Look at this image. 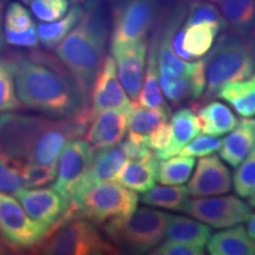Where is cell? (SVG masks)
<instances>
[{"label": "cell", "instance_id": "cell-1", "mask_svg": "<svg viewBox=\"0 0 255 255\" xmlns=\"http://www.w3.org/2000/svg\"><path fill=\"white\" fill-rule=\"evenodd\" d=\"M4 62L21 105L52 117L73 119L89 110V96L60 60L44 52L13 53Z\"/></svg>", "mask_w": 255, "mask_h": 255}, {"label": "cell", "instance_id": "cell-2", "mask_svg": "<svg viewBox=\"0 0 255 255\" xmlns=\"http://www.w3.org/2000/svg\"><path fill=\"white\" fill-rule=\"evenodd\" d=\"M89 111L73 119L0 115V152L24 163L56 164L64 146L87 132Z\"/></svg>", "mask_w": 255, "mask_h": 255}, {"label": "cell", "instance_id": "cell-3", "mask_svg": "<svg viewBox=\"0 0 255 255\" xmlns=\"http://www.w3.org/2000/svg\"><path fill=\"white\" fill-rule=\"evenodd\" d=\"M107 36L105 23L91 8L84 12L79 23L55 47L56 56L88 96L105 58Z\"/></svg>", "mask_w": 255, "mask_h": 255}, {"label": "cell", "instance_id": "cell-4", "mask_svg": "<svg viewBox=\"0 0 255 255\" xmlns=\"http://www.w3.org/2000/svg\"><path fill=\"white\" fill-rule=\"evenodd\" d=\"M206 94L201 103L218 97L229 82L248 78L255 71V43L237 32L223 33L205 58Z\"/></svg>", "mask_w": 255, "mask_h": 255}, {"label": "cell", "instance_id": "cell-5", "mask_svg": "<svg viewBox=\"0 0 255 255\" xmlns=\"http://www.w3.org/2000/svg\"><path fill=\"white\" fill-rule=\"evenodd\" d=\"M32 253L45 255H114L122 252L104 240L88 220L62 218L50 228L43 240L31 248Z\"/></svg>", "mask_w": 255, "mask_h": 255}, {"label": "cell", "instance_id": "cell-6", "mask_svg": "<svg viewBox=\"0 0 255 255\" xmlns=\"http://www.w3.org/2000/svg\"><path fill=\"white\" fill-rule=\"evenodd\" d=\"M169 218L168 213L143 207L128 216L104 222L103 231L121 251L145 254L163 241Z\"/></svg>", "mask_w": 255, "mask_h": 255}, {"label": "cell", "instance_id": "cell-7", "mask_svg": "<svg viewBox=\"0 0 255 255\" xmlns=\"http://www.w3.org/2000/svg\"><path fill=\"white\" fill-rule=\"evenodd\" d=\"M138 205L136 191L115 182L107 181L91 187L75 197L68 205L62 218H79L95 225H103L111 219L132 214Z\"/></svg>", "mask_w": 255, "mask_h": 255}, {"label": "cell", "instance_id": "cell-8", "mask_svg": "<svg viewBox=\"0 0 255 255\" xmlns=\"http://www.w3.org/2000/svg\"><path fill=\"white\" fill-rule=\"evenodd\" d=\"M94 149L87 139L73 138L59 155L57 176L52 188L68 202L78 195L89 173Z\"/></svg>", "mask_w": 255, "mask_h": 255}, {"label": "cell", "instance_id": "cell-9", "mask_svg": "<svg viewBox=\"0 0 255 255\" xmlns=\"http://www.w3.org/2000/svg\"><path fill=\"white\" fill-rule=\"evenodd\" d=\"M182 212L219 229L241 225L252 214L251 207L235 195L188 199Z\"/></svg>", "mask_w": 255, "mask_h": 255}, {"label": "cell", "instance_id": "cell-10", "mask_svg": "<svg viewBox=\"0 0 255 255\" xmlns=\"http://www.w3.org/2000/svg\"><path fill=\"white\" fill-rule=\"evenodd\" d=\"M156 0H120L114 8L111 43L144 39L154 25Z\"/></svg>", "mask_w": 255, "mask_h": 255}, {"label": "cell", "instance_id": "cell-11", "mask_svg": "<svg viewBox=\"0 0 255 255\" xmlns=\"http://www.w3.org/2000/svg\"><path fill=\"white\" fill-rule=\"evenodd\" d=\"M0 231L17 250H31L50 228L32 220L14 197L0 191Z\"/></svg>", "mask_w": 255, "mask_h": 255}, {"label": "cell", "instance_id": "cell-12", "mask_svg": "<svg viewBox=\"0 0 255 255\" xmlns=\"http://www.w3.org/2000/svg\"><path fill=\"white\" fill-rule=\"evenodd\" d=\"M90 94V120L96 114L105 110H117L129 115L132 108V102L129 100L117 77L116 64L111 56H105Z\"/></svg>", "mask_w": 255, "mask_h": 255}, {"label": "cell", "instance_id": "cell-13", "mask_svg": "<svg viewBox=\"0 0 255 255\" xmlns=\"http://www.w3.org/2000/svg\"><path fill=\"white\" fill-rule=\"evenodd\" d=\"M148 53L145 39L133 43H111V57L115 60L117 76L132 102L138 98Z\"/></svg>", "mask_w": 255, "mask_h": 255}, {"label": "cell", "instance_id": "cell-14", "mask_svg": "<svg viewBox=\"0 0 255 255\" xmlns=\"http://www.w3.org/2000/svg\"><path fill=\"white\" fill-rule=\"evenodd\" d=\"M231 188L232 176L229 169L214 154L200 158L195 173L187 186L189 195L194 197L221 195L228 193Z\"/></svg>", "mask_w": 255, "mask_h": 255}, {"label": "cell", "instance_id": "cell-15", "mask_svg": "<svg viewBox=\"0 0 255 255\" xmlns=\"http://www.w3.org/2000/svg\"><path fill=\"white\" fill-rule=\"evenodd\" d=\"M32 220L51 228L62 219L68 202L55 189H21L14 194Z\"/></svg>", "mask_w": 255, "mask_h": 255}, {"label": "cell", "instance_id": "cell-16", "mask_svg": "<svg viewBox=\"0 0 255 255\" xmlns=\"http://www.w3.org/2000/svg\"><path fill=\"white\" fill-rule=\"evenodd\" d=\"M128 114L117 110L96 114L87 129V141L92 149H104L120 144L128 131Z\"/></svg>", "mask_w": 255, "mask_h": 255}, {"label": "cell", "instance_id": "cell-17", "mask_svg": "<svg viewBox=\"0 0 255 255\" xmlns=\"http://www.w3.org/2000/svg\"><path fill=\"white\" fill-rule=\"evenodd\" d=\"M128 156L122 142L117 145L110 146V148L94 149L90 169H89V173L77 196L96 184L113 180L117 171L122 168Z\"/></svg>", "mask_w": 255, "mask_h": 255}, {"label": "cell", "instance_id": "cell-18", "mask_svg": "<svg viewBox=\"0 0 255 255\" xmlns=\"http://www.w3.org/2000/svg\"><path fill=\"white\" fill-rule=\"evenodd\" d=\"M255 145V119L242 120L228 132L219 148L220 157L233 168L244 161Z\"/></svg>", "mask_w": 255, "mask_h": 255}, {"label": "cell", "instance_id": "cell-19", "mask_svg": "<svg viewBox=\"0 0 255 255\" xmlns=\"http://www.w3.org/2000/svg\"><path fill=\"white\" fill-rule=\"evenodd\" d=\"M159 88L163 91L165 98L173 107H177L184 101H199L206 90L205 62L193 76L188 78H167L158 75Z\"/></svg>", "mask_w": 255, "mask_h": 255}, {"label": "cell", "instance_id": "cell-20", "mask_svg": "<svg viewBox=\"0 0 255 255\" xmlns=\"http://www.w3.org/2000/svg\"><path fill=\"white\" fill-rule=\"evenodd\" d=\"M158 159L156 156L144 159H129L124 162L111 181L122 184L136 193H145L157 181Z\"/></svg>", "mask_w": 255, "mask_h": 255}, {"label": "cell", "instance_id": "cell-21", "mask_svg": "<svg viewBox=\"0 0 255 255\" xmlns=\"http://www.w3.org/2000/svg\"><path fill=\"white\" fill-rule=\"evenodd\" d=\"M206 245L212 255H255V241L241 225L210 235Z\"/></svg>", "mask_w": 255, "mask_h": 255}, {"label": "cell", "instance_id": "cell-22", "mask_svg": "<svg viewBox=\"0 0 255 255\" xmlns=\"http://www.w3.org/2000/svg\"><path fill=\"white\" fill-rule=\"evenodd\" d=\"M170 120L171 142L165 150L155 154L157 159H165L178 154L200 132V123L194 109L181 108L171 114Z\"/></svg>", "mask_w": 255, "mask_h": 255}, {"label": "cell", "instance_id": "cell-23", "mask_svg": "<svg viewBox=\"0 0 255 255\" xmlns=\"http://www.w3.org/2000/svg\"><path fill=\"white\" fill-rule=\"evenodd\" d=\"M195 113L200 123V130L207 135L220 137L232 131L238 126V117L227 105L221 102H207L205 107H195Z\"/></svg>", "mask_w": 255, "mask_h": 255}, {"label": "cell", "instance_id": "cell-24", "mask_svg": "<svg viewBox=\"0 0 255 255\" xmlns=\"http://www.w3.org/2000/svg\"><path fill=\"white\" fill-rule=\"evenodd\" d=\"M218 97L226 101L240 116L250 119L255 116V73L241 81L223 84Z\"/></svg>", "mask_w": 255, "mask_h": 255}, {"label": "cell", "instance_id": "cell-25", "mask_svg": "<svg viewBox=\"0 0 255 255\" xmlns=\"http://www.w3.org/2000/svg\"><path fill=\"white\" fill-rule=\"evenodd\" d=\"M212 229L205 223L186 216L170 215L165 237L170 240L186 242L199 247H205L208 242Z\"/></svg>", "mask_w": 255, "mask_h": 255}, {"label": "cell", "instance_id": "cell-26", "mask_svg": "<svg viewBox=\"0 0 255 255\" xmlns=\"http://www.w3.org/2000/svg\"><path fill=\"white\" fill-rule=\"evenodd\" d=\"M156 38L150 44L148 57V65H146L144 84L139 91L138 98L136 102L142 107L146 108H157L168 113H171L170 107L165 103L163 96L161 94V88L158 83V70H157V59H156Z\"/></svg>", "mask_w": 255, "mask_h": 255}, {"label": "cell", "instance_id": "cell-27", "mask_svg": "<svg viewBox=\"0 0 255 255\" xmlns=\"http://www.w3.org/2000/svg\"><path fill=\"white\" fill-rule=\"evenodd\" d=\"M83 14H84V9L78 4H75L63 18L50 21L47 24L38 25V37L43 46L47 50L55 49L60 41L68 36L69 32L79 23Z\"/></svg>", "mask_w": 255, "mask_h": 255}, {"label": "cell", "instance_id": "cell-28", "mask_svg": "<svg viewBox=\"0 0 255 255\" xmlns=\"http://www.w3.org/2000/svg\"><path fill=\"white\" fill-rule=\"evenodd\" d=\"M226 23L234 32L246 36L255 23V0H214Z\"/></svg>", "mask_w": 255, "mask_h": 255}, {"label": "cell", "instance_id": "cell-29", "mask_svg": "<svg viewBox=\"0 0 255 255\" xmlns=\"http://www.w3.org/2000/svg\"><path fill=\"white\" fill-rule=\"evenodd\" d=\"M184 27L183 47L194 58L206 56L213 47L222 27L213 23H200Z\"/></svg>", "mask_w": 255, "mask_h": 255}, {"label": "cell", "instance_id": "cell-30", "mask_svg": "<svg viewBox=\"0 0 255 255\" xmlns=\"http://www.w3.org/2000/svg\"><path fill=\"white\" fill-rule=\"evenodd\" d=\"M171 113L157 108L142 107L136 101L132 102V108L128 116V128L129 133L145 141V137L155 129L158 124L167 122Z\"/></svg>", "mask_w": 255, "mask_h": 255}, {"label": "cell", "instance_id": "cell-31", "mask_svg": "<svg viewBox=\"0 0 255 255\" xmlns=\"http://www.w3.org/2000/svg\"><path fill=\"white\" fill-rule=\"evenodd\" d=\"M187 187L184 186H154L143 193V205L182 212V208L189 199Z\"/></svg>", "mask_w": 255, "mask_h": 255}, {"label": "cell", "instance_id": "cell-32", "mask_svg": "<svg viewBox=\"0 0 255 255\" xmlns=\"http://www.w3.org/2000/svg\"><path fill=\"white\" fill-rule=\"evenodd\" d=\"M195 167V157L190 156H171L162 159L157 165V181L167 186L183 184L189 180L191 171Z\"/></svg>", "mask_w": 255, "mask_h": 255}, {"label": "cell", "instance_id": "cell-33", "mask_svg": "<svg viewBox=\"0 0 255 255\" xmlns=\"http://www.w3.org/2000/svg\"><path fill=\"white\" fill-rule=\"evenodd\" d=\"M24 162L17 161L0 152V191L14 194L26 188L23 175Z\"/></svg>", "mask_w": 255, "mask_h": 255}, {"label": "cell", "instance_id": "cell-34", "mask_svg": "<svg viewBox=\"0 0 255 255\" xmlns=\"http://www.w3.org/2000/svg\"><path fill=\"white\" fill-rule=\"evenodd\" d=\"M238 167L233 177L235 193L248 199L255 191V145Z\"/></svg>", "mask_w": 255, "mask_h": 255}, {"label": "cell", "instance_id": "cell-35", "mask_svg": "<svg viewBox=\"0 0 255 255\" xmlns=\"http://www.w3.org/2000/svg\"><path fill=\"white\" fill-rule=\"evenodd\" d=\"M200 23L218 24L222 27V30L228 27L219 8L212 2L203 1V0H196V1L191 2L187 12L184 26H190V25Z\"/></svg>", "mask_w": 255, "mask_h": 255}, {"label": "cell", "instance_id": "cell-36", "mask_svg": "<svg viewBox=\"0 0 255 255\" xmlns=\"http://www.w3.org/2000/svg\"><path fill=\"white\" fill-rule=\"evenodd\" d=\"M21 108L13 82V76L7 64L0 58V113L14 111Z\"/></svg>", "mask_w": 255, "mask_h": 255}, {"label": "cell", "instance_id": "cell-37", "mask_svg": "<svg viewBox=\"0 0 255 255\" xmlns=\"http://www.w3.org/2000/svg\"><path fill=\"white\" fill-rule=\"evenodd\" d=\"M23 175L26 188H39L55 181L57 167L56 164L24 163Z\"/></svg>", "mask_w": 255, "mask_h": 255}, {"label": "cell", "instance_id": "cell-38", "mask_svg": "<svg viewBox=\"0 0 255 255\" xmlns=\"http://www.w3.org/2000/svg\"><path fill=\"white\" fill-rule=\"evenodd\" d=\"M32 12L41 21H55L69 11V0H31Z\"/></svg>", "mask_w": 255, "mask_h": 255}, {"label": "cell", "instance_id": "cell-39", "mask_svg": "<svg viewBox=\"0 0 255 255\" xmlns=\"http://www.w3.org/2000/svg\"><path fill=\"white\" fill-rule=\"evenodd\" d=\"M220 145H221V139L215 136L203 133V135L195 136L190 142H188L181 149L178 155L203 157V156L214 154L216 150H219Z\"/></svg>", "mask_w": 255, "mask_h": 255}, {"label": "cell", "instance_id": "cell-40", "mask_svg": "<svg viewBox=\"0 0 255 255\" xmlns=\"http://www.w3.org/2000/svg\"><path fill=\"white\" fill-rule=\"evenodd\" d=\"M33 25L30 13L19 2H11L6 9L5 30L23 31Z\"/></svg>", "mask_w": 255, "mask_h": 255}, {"label": "cell", "instance_id": "cell-41", "mask_svg": "<svg viewBox=\"0 0 255 255\" xmlns=\"http://www.w3.org/2000/svg\"><path fill=\"white\" fill-rule=\"evenodd\" d=\"M149 253L154 255H203L205 251L203 247L168 239L167 241L161 242Z\"/></svg>", "mask_w": 255, "mask_h": 255}, {"label": "cell", "instance_id": "cell-42", "mask_svg": "<svg viewBox=\"0 0 255 255\" xmlns=\"http://www.w3.org/2000/svg\"><path fill=\"white\" fill-rule=\"evenodd\" d=\"M4 38L5 43L12 46L30 47V49H36L39 46V37L34 25L23 31L5 30Z\"/></svg>", "mask_w": 255, "mask_h": 255}, {"label": "cell", "instance_id": "cell-43", "mask_svg": "<svg viewBox=\"0 0 255 255\" xmlns=\"http://www.w3.org/2000/svg\"><path fill=\"white\" fill-rule=\"evenodd\" d=\"M171 142V127L167 122H162L145 137V144L154 150V154L161 152L168 148Z\"/></svg>", "mask_w": 255, "mask_h": 255}, {"label": "cell", "instance_id": "cell-44", "mask_svg": "<svg viewBox=\"0 0 255 255\" xmlns=\"http://www.w3.org/2000/svg\"><path fill=\"white\" fill-rule=\"evenodd\" d=\"M14 251H17V248L12 246L4 237H0V255L17 253V252Z\"/></svg>", "mask_w": 255, "mask_h": 255}, {"label": "cell", "instance_id": "cell-45", "mask_svg": "<svg viewBox=\"0 0 255 255\" xmlns=\"http://www.w3.org/2000/svg\"><path fill=\"white\" fill-rule=\"evenodd\" d=\"M6 2H7V0H0V51L4 49V45H5V38L1 30V25H2V14H4V8H5Z\"/></svg>", "mask_w": 255, "mask_h": 255}, {"label": "cell", "instance_id": "cell-46", "mask_svg": "<svg viewBox=\"0 0 255 255\" xmlns=\"http://www.w3.org/2000/svg\"><path fill=\"white\" fill-rule=\"evenodd\" d=\"M247 233L255 241V214H251L247 219Z\"/></svg>", "mask_w": 255, "mask_h": 255}, {"label": "cell", "instance_id": "cell-47", "mask_svg": "<svg viewBox=\"0 0 255 255\" xmlns=\"http://www.w3.org/2000/svg\"><path fill=\"white\" fill-rule=\"evenodd\" d=\"M248 203H250V206L251 207H255V191H254V194L253 195H252L251 197H248Z\"/></svg>", "mask_w": 255, "mask_h": 255}, {"label": "cell", "instance_id": "cell-48", "mask_svg": "<svg viewBox=\"0 0 255 255\" xmlns=\"http://www.w3.org/2000/svg\"><path fill=\"white\" fill-rule=\"evenodd\" d=\"M73 4H82V2H85L87 0H71Z\"/></svg>", "mask_w": 255, "mask_h": 255}, {"label": "cell", "instance_id": "cell-49", "mask_svg": "<svg viewBox=\"0 0 255 255\" xmlns=\"http://www.w3.org/2000/svg\"><path fill=\"white\" fill-rule=\"evenodd\" d=\"M21 2H24V4H30V1L31 0H20Z\"/></svg>", "mask_w": 255, "mask_h": 255}, {"label": "cell", "instance_id": "cell-50", "mask_svg": "<svg viewBox=\"0 0 255 255\" xmlns=\"http://www.w3.org/2000/svg\"><path fill=\"white\" fill-rule=\"evenodd\" d=\"M213 1H214V0H213Z\"/></svg>", "mask_w": 255, "mask_h": 255}]
</instances>
